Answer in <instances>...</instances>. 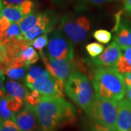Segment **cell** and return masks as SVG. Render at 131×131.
I'll use <instances>...</instances> for the list:
<instances>
[{
	"mask_svg": "<svg viewBox=\"0 0 131 131\" xmlns=\"http://www.w3.org/2000/svg\"><path fill=\"white\" fill-rule=\"evenodd\" d=\"M40 131H56L62 127L74 124L75 108L63 98L42 95L35 107Z\"/></svg>",
	"mask_w": 131,
	"mask_h": 131,
	"instance_id": "1",
	"label": "cell"
},
{
	"mask_svg": "<svg viewBox=\"0 0 131 131\" xmlns=\"http://www.w3.org/2000/svg\"><path fill=\"white\" fill-rule=\"evenodd\" d=\"M95 95L119 101L124 98L126 84L115 68H97L91 76Z\"/></svg>",
	"mask_w": 131,
	"mask_h": 131,
	"instance_id": "2",
	"label": "cell"
},
{
	"mask_svg": "<svg viewBox=\"0 0 131 131\" xmlns=\"http://www.w3.org/2000/svg\"><path fill=\"white\" fill-rule=\"evenodd\" d=\"M65 90L69 98L84 111L91 106L95 97L88 77L77 71L72 73L66 81Z\"/></svg>",
	"mask_w": 131,
	"mask_h": 131,
	"instance_id": "3",
	"label": "cell"
},
{
	"mask_svg": "<svg viewBox=\"0 0 131 131\" xmlns=\"http://www.w3.org/2000/svg\"><path fill=\"white\" fill-rule=\"evenodd\" d=\"M86 112L95 124L116 127L118 101L95 95L93 102Z\"/></svg>",
	"mask_w": 131,
	"mask_h": 131,
	"instance_id": "4",
	"label": "cell"
},
{
	"mask_svg": "<svg viewBox=\"0 0 131 131\" xmlns=\"http://www.w3.org/2000/svg\"><path fill=\"white\" fill-rule=\"evenodd\" d=\"M90 26V21L86 16L69 14L60 20L59 31L72 42L80 43L87 39Z\"/></svg>",
	"mask_w": 131,
	"mask_h": 131,
	"instance_id": "5",
	"label": "cell"
},
{
	"mask_svg": "<svg viewBox=\"0 0 131 131\" xmlns=\"http://www.w3.org/2000/svg\"><path fill=\"white\" fill-rule=\"evenodd\" d=\"M47 56L54 59H74V48L71 41L60 31L54 30L47 45Z\"/></svg>",
	"mask_w": 131,
	"mask_h": 131,
	"instance_id": "6",
	"label": "cell"
},
{
	"mask_svg": "<svg viewBox=\"0 0 131 131\" xmlns=\"http://www.w3.org/2000/svg\"><path fill=\"white\" fill-rule=\"evenodd\" d=\"M50 74L65 83L72 73L76 71L74 59H54L47 57L44 52L39 53Z\"/></svg>",
	"mask_w": 131,
	"mask_h": 131,
	"instance_id": "7",
	"label": "cell"
},
{
	"mask_svg": "<svg viewBox=\"0 0 131 131\" xmlns=\"http://www.w3.org/2000/svg\"><path fill=\"white\" fill-rule=\"evenodd\" d=\"M58 22V18L56 17L54 13L51 10H47L41 13L40 18L35 26L31 28L28 32L21 34L19 37L28 42L30 44L36 38L41 35L47 34L55 27Z\"/></svg>",
	"mask_w": 131,
	"mask_h": 131,
	"instance_id": "8",
	"label": "cell"
},
{
	"mask_svg": "<svg viewBox=\"0 0 131 131\" xmlns=\"http://www.w3.org/2000/svg\"><path fill=\"white\" fill-rule=\"evenodd\" d=\"M65 83L52 77H45L37 80L34 83L28 87V88L37 90L42 95L63 98Z\"/></svg>",
	"mask_w": 131,
	"mask_h": 131,
	"instance_id": "9",
	"label": "cell"
},
{
	"mask_svg": "<svg viewBox=\"0 0 131 131\" xmlns=\"http://www.w3.org/2000/svg\"><path fill=\"white\" fill-rule=\"evenodd\" d=\"M122 56V49L115 42L108 46L98 56L85 60L88 63L97 68H115L117 62Z\"/></svg>",
	"mask_w": 131,
	"mask_h": 131,
	"instance_id": "10",
	"label": "cell"
},
{
	"mask_svg": "<svg viewBox=\"0 0 131 131\" xmlns=\"http://www.w3.org/2000/svg\"><path fill=\"white\" fill-rule=\"evenodd\" d=\"M15 122L22 131H40L35 108L26 104L15 115Z\"/></svg>",
	"mask_w": 131,
	"mask_h": 131,
	"instance_id": "11",
	"label": "cell"
},
{
	"mask_svg": "<svg viewBox=\"0 0 131 131\" xmlns=\"http://www.w3.org/2000/svg\"><path fill=\"white\" fill-rule=\"evenodd\" d=\"M114 41L122 50L131 47V22L127 19H121L118 15L114 28Z\"/></svg>",
	"mask_w": 131,
	"mask_h": 131,
	"instance_id": "12",
	"label": "cell"
},
{
	"mask_svg": "<svg viewBox=\"0 0 131 131\" xmlns=\"http://www.w3.org/2000/svg\"><path fill=\"white\" fill-rule=\"evenodd\" d=\"M116 128L118 131H131V102L127 98L118 101Z\"/></svg>",
	"mask_w": 131,
	"mask_h": 131,
	"instance_id": "13",
	"label": "cell"
},
{
	"mask_svg": "<svg viewBox=\"0 0 131 131\" xmlns=\"http://www.w3.org/2000/svg\"><path fill=\"white\" fill-rule=\"evenodd\" d=\"M5 92L10 97L16 98L19 101H25V98L28 94V90L23 84L14 81H8L5 83Z\"/></svg>",
	"mask_w": 131,
	"mask_h": 131,
	"instance_id": "14",
	"label": "cell"
},
{
	"mask_svg": "<svg viewBox=\"0 0 131 131\" xmlns=\"http://www.w3.org/2000/svg\"><path fill=\"white\" fill-rule=\"evenodd\" d=\"M116 70L121 74H126L131 72V47L123 50V52L117 65Z\"/></svg>",
	"mask_w": 131,
	"mask_h": 131,
	"instance_id": "15",
	"label": "cell"
},
{
	"mask_svg": "<svg viewBox=\"0 0 131 131\" xmlns=\"http://www.w3.org/2000/svg\"><path fill=\"white\" fill-rule=\"evenodd\" d=\"M50 76V74L47 70H45L39 66H31L28 69V74L25 77V83L27 87H29L37 80Z\"/></svg>",
	"mask_w": 131,
	"mask_h": 131,
	"instance_id": "16",
	"label": "cell"
},
{
	"mask_svg": "<svg viewBox=\"0 0 131 131\" xmlns=\"http://www.w3.org/2000/svg\"><path fill=\"white\" fill-rule=\"evenodd\" d=\"M2 16L9 20L11 23H19L25 17L19 5H4L2 9Z\"/></svg>",
	"mask_w": 131,
	"mask_h": 131,
	"instance_id": "17",
	"label": "cell"
},
{
	"mask_svg": "<svg viewBox=\"0 0 131 131\" xmlns=\"http://www.w3.org/2000/svg\"><path fill=\"white\" fill-rule=\"evenodd\" d=\"M40 15H41V13H36L33 11L30 14L25 16L18 23L21 34L28 32V31H30L31 28H34L38 22L39 19L40 18Z\"/></svg>",
	"mask_w": 131,
	"mask_h": 131,
	"instance_id": "18",
	"label": "cell"
},
{
	"mask_svg": "<svg viewBox=\"0 0 131 131\" xmlns=\"http://www.w3.org/2000/svg\"><path fill=\"white\" fill-rule=\"evenodd\" d=\"M27 66L36 63L39 60V55L31 45L27 47L18 56Z\"/></svg>",
	"mask_w": 131,
	"mask_h": 131,
	"instance_id": "19",
	"label": "cell"
},
{
	"mask_svg": "<svg viewBox=\"0 0 131 131\" xmlns=\"http://www.w3.org/2000/svg\"><path fill=\"white\" fill-rule=\"evenodd\" d=\"M4 120H13L15 122V114L7 108L6 96L0 99V121Z\"/></svg>",
	"mask_w": 131,
	"mask_h": 131,
	"instance_id": "20",
	"label": "cell"
},
{
	"mask_svg": "<svg viewBox=\"0 0 131 131\" xmlns=\"http://www.w3.org/2000/svg\"><path fill=\"white\" fill-rule=\"evenodd\" d=\"M29 67H21V68H8L5 74H6L9 79L15 80H19L23 79L26 74V69Z\"/></svg>",
	"mask_w": 131,
	"mask_h": 131,
	"instance_id": "21",
	"label": "cell"
},
{
	"mask_svg": "<svg viewBox=\"0 0 131 131\" xmlns=\"http://www.w3.org/2000/svg\"><path fill=\"white\" fill-rule=\"evenodd\" d=\"M42 95L37 90H31V91L28 92L26 97L25 98V103L26 105L35 108L39 103Z\"/></svg>",
	"mask_w": 131,
	"mask_h": 131,
	"instance_id": "22",
	"label": "cell"
},
{
	"mask_svg": "<svg viewBox=\"0 0 131 131\" xmlns=\"http://www.w3.org/2000/svg\"><path fill=\"white\" fill-rule=\"evenodd\" d=\"M6 99H7V108H9V111H11L13 113H18L20 112V110L24 108V102L19 101L16 98L10 97L9 95L6 96Z\"/></svg>",
	"mask_w": 131,
	"mask_h": 131,
	"instance_id": "23",
	"label": "cell"
},
{
	"mask_svg": "<svg viewBox=\"0 0 131 131\" xmlns=\"http://www.w3.org/2000/svg\"><path fill=\"white\" fill-rule=\"evenodd\" d=\"M93 37L100 43L107 44L112 39V33L105 29H98L93 33Z\"/></svg>",
	"mask_w": 131,
	"mask_h": 131,
	"instance_id": "24",
	"label": "cell"
},
{
	"mask_svg": "<svg viewBox=\"0 0 131 131\" xmlns=\"http://www.w3.org/2000/svg\"><path fill=\"white\" fill-rule=\"evenodd\" d=\"M103 46L98 42L90 43L86 45V50L92 58H95L103 52Z\"/></svg>",
	"mask_w": 131,
	"mask_h": 131,
	"instance_id": "25",
	"label": "cell"
},
{
	"mask_svg": "<svg viewBox=\"0 0 131 131\" xmlns=\"http://www.w3.org/2000/svg\"><path fill=\"white\" fill-rule=\"evenodd\" d=\"M49 43V39L47 34H44L39 37L36 38L34 40L31 42V45H32L34 48L40 52H42L44 47H45Z\"/></svg>",
	"mask_w": 131,
	"mask_h": 131,
	"instance_id": "26",
	"label": "cell"
},
{
	"mask_svg": "<svg viewBox=\"0 0 131 131\" xmlns=\"http://www.w3.org/2000/svg\"><path fill=\"white\" fill-rule=\"evenodd\" d=\"M0 131H22L13 120L0 121Z\"/></svg>",
	"mask_w": 131,
	"mask_h": 131,
	"instance_id": "27",
	"label": "cell"
},
{
	"mask_svg": "<svg viewBox=\"0 0 131 131\" xmlns=\"http://www.w3.org/2000/svg\"><path fill=\"white\" fill-rule=\"evenodd\" d=\"M24 16L30 14L34 11V2L33 0H26L24 3L19 5Z\"/></svg>",
	"mask_w": 131,
	"mask_h": 131,
	"instance_id": "28",
	"label": "cell"
},
{
	"mask_svg": "<svg viewBox=\"0 0 131 131\" xmlns=\"http://www.w3.org/2000/svg\"><path fill=\"white\" fill-rule=\"evenodd\" d=\"M11 24H12V23L9 21V20L5 18V17L2 16L0 18V41H1V39L2 38L3 34L9 28Z\"/></svg>",
	"mask_w": 131,
	"mask_h": 131,
	"instance_id": "29",
	"label": "cell"
},
{
	"mask_svg": "<svg viewBox=\"0 0 131 131\" xmlns=\"http://www.w3.org/2000/svg\"><path fill=\"white\" fill-rule=\"evenodd\" d=\"M92 131H118L116 127H110L95 124L92 127Z\"/></svg>",
	"mask_w": 131,
	"mask_h": 131,
	"instance_id": "30",
	"label": "cell"
},
{
	"mask_svg": "<svg viewBox=\"0 0 131 131\" xmlns=\"http://www.w3.org/2000/svg\"><path fill=\"white\" fill-rule=\"evenodd\" d=\"M79 1L86 2V3H89V4H92V5H101V4H104V3L114 2L116 0H79Z\"/></svg>",
	"mask_w": 131,
	"mask_h": 131,
	"instance_id": "31",
	"label": "cell"
},
{
	"mask_svg": "<svg viewBox=\"0 0 131 131\" xmlns=\"http://www.w3.org/2000/svg\"><path fill=\"white\" fill-rule=\"evenodd\" d=\"M3 5H12V6H18L24 3L26 0H2Z\"/></svg>",
	"mask_w": 131,
	"mask_h": 131,
	"instance_id": "32",
	"label": "cell"
},
{
	"mask_svg": "<svg viewBox=\"0 0 131 131\" xmlns=\"http://www.w3.org/2000/svg\"><path fill=\"white\" fill-rule=\"evenodd\" d=\"M124 9L128 13H131V0H123Z\"/></svg>",
	"mask_w": 131,
	"mask_h": 131,
	"instance_id": "33",
	"label": "cell"
},
{
	"mask_svg": "<svg viewBox=\"0 0 131 131\" xmlns=\"http://www.w3.org/2000/svg\"><path fill=\"white\" fill-rule=\"evenodd\" d=\"M123 77H124L125 82L126 85L131 86V72L129 74H123Z\"/></svg>",
	"mask_w": 131,
	"mask_h": 131,
	"instance_id": "34",
	"label": "cell"
},
{
	"mask_svg": "<svg viewBox=\"0 0 131 131\" xmlns=\"http://www.w3.org/2000/svg\"><path fill=\"white\" fill-rule=\"evenodd\" d=\"M126 98L131 102V86L126 85V91H125Z\"/></svg>",
	"mask_w": 131,
	"mask_h": 131,
	"instance_id": "35",
	"label": "cell"
},
{
	"mask_svg": "<svg viewBox=\"0 0 131 131\" xmlns=\"http://www.w3.org/2000/svg\"><path fill=\"white\" fill-rule=\"evenodd\" d=\"M4 80V77L0 80V99L3 98L5 97V90L2 86V80Z\"/></svg>",
	"mask_w": 131,
	"mask_h": 131,
	"instance_id": "36",
	"label": "cell"
},
{
	"mask_svg": "<svg viewBox=\"0 0 131 131\" xmlns=\"http://www.w3.org/2000/svg\"><path fill=\"white\" fill-rule=\"evenodd\" d=\"M3 3H2V1L0 0V18H2V9H3Z\"/></svg>",
	"mask_w": 131,
	"mask_h": 131,
	"instance_id": "37",
	"label": "cell"
},
{
	"mask_svg": "<svg viewBox=\"0 0 131 131\" xmlns=\"http://www.w3.org/2000/svg\"><path fill=\"white\" fill-rule=\"evenodd\" d=\"M0 77H3V76L1 74V73H0Z\"/></svg>",
	"mask_w": 131,
	"mask_h": 131,
	"instance_id": "38",
	"label": "cell"
},
{
	"mask_svg": "<svg viewBox=\"0 0 131 131\" xmlns=\"http://www.w3.org/2000/svg\"><path fill=\"white\" fill-rule=\"evenodd\" d=\"M52 1H53V2H57V1H59V0H52Z\"/></svg>",
	"mask_w": 131,
	"mask_h": 131,
	"instance_id": "39",
	"label": "cell"
},
{
	"mask_svg": "<svg viewBox=\"0 0 131 131\" xmlns=\"http://www.w3.org/2000/svg\"><path fill=\"white\" fill-rule=\"evenodd\" d=\"M1 47H2V45H1V44H0V48H1Z\"/></svg>",
	"mask_w": 131,
	"mask_h": 131,
	"instance_id": "40",
	"label": "cell"
},
{
	"mask_svg": "<svg viewBox=\"0 0 131 131\" xmlns=\"http://www.w3.org/2000/svg\"><path fill=\"white\" fill-rule=\"evenodd\" d=\"M130 16H131V13H130Z\"/></svg>",
	"mask_w": 131,
	"mask_h": 131,
	"instance_id": "41",
	"label": "cell"
}]
</instances>
